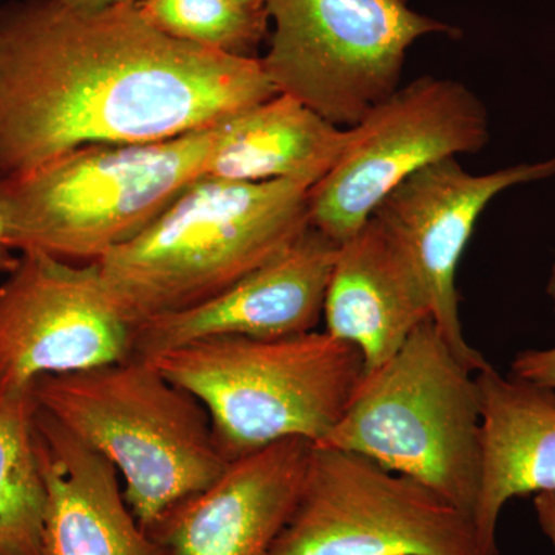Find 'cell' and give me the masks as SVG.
Instances as JSON below:
<instances>
[{
    "label": "cell",
    "instance_id": "cell-7",
    "mask_svg": "<svg viewBox=\"0 0 555 555\" xmlns=\"http://www.w3.org/2000/svg\"><path fill=\"white\" fill-rule=\"evenodd\" d=\"M266 11L273 31L261 64L273 89L339 129L400 89L416 39L459 36L406 0H268Z\"/></svg>",
    "mask_w": 555,
    "mask_h": 555
},
{
    "label": "cell",
    "instance_id": "cell-1",
    "mask_svg": "<svg viewBox=\"0 0 555 555\" xmlns=\"http://www.w3.org/2000/svg\"><path fill=\"white\" fill-rule=\"evenodd\" d=\"M258 57L171 38L138 2L0 9V178L91 144H149L275 96Z\"/></svg>",
    "mask_w": 555,
    "mask_h": 555
},
{
    "label": "cell",
    "instance_id": "cell-20",
    "mask_svg": "<svg viewBox=\"0 0 555 555\" xmlns=\"http://www.w3.org/2000/svg\"><path fill=\"white\" fill-rule=\"evenodd\" d=\"M511 374L555 392V346L551 349H528L518 353L511 366Z\"/></svg>",
    "mask_w": 555,
    "mask_h": 555
},
{
    "label": "cell",
    "instance_id": "cell-9",
    "mask_svg": "<svg viewBox=\"0 0 555 555\" xmlns=\"http://www.w3.org/2000/svg\"><path fill=\"white\" fill-rule=\"evenodd\" d=\"M341 158L309 192L310 225L341 244L401 182L488 144L483 102L462 82L423 76L347 129Z\"/></svg>",
    "mask_w": 555,
    "mask_h": 555
},
{
    "label": "cell",
    "instance_id": "cell-2",
    "mask_svg": "<svg viewBox=\"0 0 555 555\" xmlns=\"http://www.w3.org/2000/svg\"><path fill=\"white\" fill-rule=\"evenodd\" d=\"M308 185L199 178L137 238L96 262L134 327L217 297L310 228Z\"/></svg>",
    "mask_w": 555,
    "mask_h": 555
},
{
    "label": "cell",
    "instance_id": "cell-14",
    "mask_svg": "<svg viewBox=\"0 0 555 555\" xmlns=\"http://www.w3.org/2000/svg\"><path fill=\"white\" fill-rule=\"evenodd\" d=\"M49 491L43 555H167L138 524L118 470L35 403Z\"/></svg>",
    "mask_w": 555,
    "mask_h": 555
},
{
    "label": "cell",
    "instance_id": "cell-16",
    "mask_svg": "<svg viewBox=\"0 0 555 555\" xmlns=\"http://www.w3.org/2000/svg\"><path fill=\"white\" fill-rule=\"evenodd\" d=\"M481 476L474 524L499 555L496 525L509 500L555 491V392L494 367L477 372Z\"/></svg>",
    "mask_w": 555,
    "mask_h": 555
},
{
    "label": "cell",
    "instance_id": "cell-3",
    "mask_svg": "<svg viewBox=\"0 0 555 555\" xmlns=\"http://www.w3.org/2000/svg\"><path fill=\"white\" fill-rule=\"evenodd\" d=\"M31 396L115 466L127 505L147 532L214 483L230 463L204 404L155 361L130 357L39 378Z\"/></svg>",
    "mask_w": 555,
    "mask_h": 555
},
{
    "label": "cell",
    "instance_id": "cell-4",
    "mask_svg": "<svg viewBox=\"0 0 555 555\" xmlns=\"http://www.w3.org/2000/svg\"><path fill=\"white\" fill-rule=\"evenodd\" d=\"M217 127L149 144L83 145L2 179L11 250L100 262L203 178Z\"/></svg>",
    "mask_w": 555,
    "mask_h": 555
},
{
    "label": "cell",
    "instance_id": "cell-5",
    "mask_svg": "<svg viewBox=\"0 0 555 555\" xmlns=\"http://www.w3.org/2000/svg\"><path fill=\"white\" fill-rule=\"evenodd\" d=\"M153 361L204 404L229 462L287 438L323 443L366 374L360 350L326 331L201 339Z\"/></svg>",
    "mask_w": 555,
    "mask_h": 555
},
{
    "label": "cell",
    "instance_id": "cell-15",
    "mask_svg": "<svg viewBox=\"0 0 555 555\" xmlns=\"http://www.w3.org/2000/svg\"><path fill=\"white\" fill-rule=\"evenodd\" d=\"M430 317L414 266L374 218L339 244L323 318L327 334L360 350L366 372L396 356Z\"/></svg>",
    "mask_w": 555,
    "mask_h": 555
},
{
    "label": "cell",
    "instance_id": "cell-17",
    "mask_svg": "<svg viewBox=\"0 0 555 555\" xmlns=\"http://www.w3.org/2000/svg\"><path fill=\"white\" fill-rule=\"evenodd\" d=\"M347 129L275 94L218 122L203 178L294 181L312 189L341 158Z\"/></svg>",
    "mask_w": 555,
    "mask_h": 555
},
{
    "label": "cell",
    "instance_id": "cell-23",
    "mask_svg": "<svg viewBox=\"0 0 555 555\" xmlns=\"http://www.w3.org/2000/svg\"><path fill=\"white\" fill-rule=\"evenodd\" d=\"M69 5L78 7V9L98 10L105 7L118 5V3L139 2V0H64Z\"/></svg>",
    "mask_w": 555,
    "mask_h": 555
},
{
    "label": "cell",
    "instance_id": "cell-8",
    "mask_svg": "<svg viewBox=\"0 0 555 555\" xmlns=\"http://www.w3.org/2000/svg\"><path fill=\"white\" fill-rule=\"evenodd\" d=\"M268 555H494L473 518L414 478L313 444L294 513Z\"/></svg>",
    "mask_w": 555,
    "mask_h": 555
},
{
    "label": "cell",
    "instance_id": "cell-21",
    "mask_svg": "<svg viewBox=\"0 0 555 555\" xmlns=\"http://www.w3.org/2000/svg\"><path fill=\"white\" fill-rule=\"evenodd\" d=\"M537 521L543 534L550 539L555 555V491L540 492L534 495Z\"/></svg>",
    "mask_w": 555,
    "mask_h": 555
},
{
    "label": "cell",
    "instance_id": "cell-19",
    "mask_svg": "<svg viewBox=\"0 0 555 555\" xmlns=\"http://www.w3.org/2000/svg\"><path fill=\"white\" fill-rule=\"evenodd\" d=\"M138 5L171 38L230 56L255 57L269 31L268 11L233 0H139Z\"/></svg>",
    "mask_w": 555,
    "mask_h": 555
},
{
    "label": "cell",
    "instance_id": "cell-18",
    "mask_svg": "<svg viewBox=\"0 0 555 555\" xmlns=\"http://www.w3.org/2000/svg\"><path fill=\"white\" fill-rule=\"evenodd\" d=\"M30 392H0V555H43L49 491Z\"/></svg>",
    "mask_w": 555,
    "mask_h": 555
},
{
    "label": "cell",
    "instance_id": "cell-13",
    "mask_svg": "<svg viewBox=\"0 0 555 555\" xmlns=\"http://www.w3.org/2000/svg\"><path fill=\"white\" fill-rule=\"evenodd\" d=\"M313 444L287 438L233 460L149 534L167 555H268L297 505Z\"/></svg>",
    "mask_w": 555,
    "mask_h": 555
},
{
    "label": "cell",
    "instance_id": "cell-6",
    "mask_svg": "<svg viewBox=\"0 0 555 555\" xmlns=\"http://www.w3.org/2000/svg\"><path fill=\"white\" fill-rule=\"evenodd\" d=\"M321 444L346 449L414 478L474 520L481 476L476 375L459 360L433 317L356 396Z\"/></svg>",
    "mask_w": 555,
    "mask_h": 555
},
{
    "label": "cell",
    "instance_id": "cell-12",
    "mask_svg": "<svg viewBox=\"0 0 555 555\" xmlns=\"http://www.w3.org/2000/svg\"><path fill=\"white\" fill-rule=\"evenodd\" d=\"M338 246L310 225L280 257L217 297L138 324L133 357L153 361L207 338H281L315 331Z\"/></svg>",
    "mask_w": 555,
    "mask_h": 555
},
{
    "label": "cell",
    "instance_id": "cell-24",
    "mask_svg": "<svg viewBox=\"0 0 555 555\" xmlns=\"http://www.w3.org/2000/svg\"><path fill=\"white\" fill-rule=\"evenodd\" d=\"M233 2L240 3V5L250 10H266L268 0H233Z\"/></svg>",
    "mask_w": 555,
    "mask_h": 555
},
{
    "label": "cell",
    "instance_id": "cell-22",
    "mask_svg": "<svg viewBox=\"0 0 555 555\" xmlns=\"http://www.w3.org/2000/svg\"><path fill=\"white\" fill-rule=\"evenodd\" d=\"M9 241H7V215L5 203H3L2 178H0V275L10 273L16 266L20 257H14Z\"/></svg>",
    "mask_w": 555,
    "mask_h": 555
},
{
    "label": "cell",
    "instance_id": "cell-10",
    "mask_svg": "<svg viewBox=\"0 0 555 555\" xmlns=\"http://www.w3.org/2000/svg\"><path fill=\"white\" fill-rule=\"evenodd\" d=\"M134 328L96 262L25 251L0 284V392L127 360Z\"/></svg>",
    "mask_w": 555,
    "mask_h": 555
},
{
    "label": "cell",
    "instance_id": "cell-11",
    "mask_svg": "<svg viewBox=\"0 0 555 555\" xmlns=\"http://www.w3.org/2000/svg\"><path fill=\"white\" fill-rule=\"evenodd\" d=\"M555 175V158L486 175L447 158L416 171L393 189L372 218L408 255L422 280L430 313L449 346L470 372L491 366L463 335L456 269L477 219L503 190Z\"/></svg>",
    "mask_w": 555,
    "mask_h": 555
}]
</instances>
